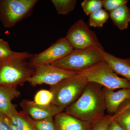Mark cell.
<instances>
[{"mask_svg": "<svg viewBox=\"0 0 130 130\" xmlns=\"http://www.w3.org/2000/svg\"><path fill=\"white\" fill-rule=\"evenodd\" d=\"M106 110L103 87L95 83L88 82L80 97L64 111L93 124L105 117Z\"/></svg>", "mask_w": 130, "mask_h": 130, "instance_id": "1", "label": "cell"}, {"mask_svg": "<svg viewBox=\"0 0 130 130\" xmlns=\"http://www.w3.org/2000/svg\"><path fill=\"white\" fill-rule=\"evenodd\" d=\"M105 52L101 44L84 49H74L67 56L51 64L79 72L104 60Z\"/></svg>", "mask_w": 130, "mask_h": 130, "instance_id": "2", "label": "cell"}, {"mask_svg": "<svg viewBox=\"0 0 130 130\" xmlns=\"http://www.w3.org/2000/svg\"><path fill=\"white\" fill-rule=\"evenodd\" d=\"M88 83L79 73L50 86V90L53 95L52 104L65 109L80 97Z\"/></svg>", "mask_w": 130, "mask_h": 130, "instance_id": "3", "label": "cell"}, {"mask_svg": "<svg viewBox=\"0 0 130 130\" xmlns=\"http://www.w3.org/2000/svg\"><path fill=\"white\" fill-rule=\"evenodd\" d=\"M79 73L85 77L88 82L95 83L106 88L112 90L130 88V81L119 77L105 60L79 72Z\"/></svg>", "mask_w": 130, "mask_h": 130, "instance_id": "4", "label": "cell"}, {"mask_svg": "<svg viewBox=\"0 0 130 130\" xmlns=\"http://www.w3.org/2000/svg\"><path fill=\"white\" fill-rule=\"evenodd\" d=\"M28 60L0 61V86L17 87L28 82L35 71Z\"/></svg>", "mask_w": 130, "mask_h": 130, "instance_id": "5", "label": "cell"}, {"mask_svg": "<svg viewBox=\"0 0 130 130\" xmlns=\"http://www.w3.org/2000/svg\"><path fill=\"white\" fill-rule=\"evenodd\" d=\"M37 0H0V20L6 28L13 27L30 14Z\"/></svg>", "mask_w": 130, "mask_h": 130, "instance_id": "6", "label": "cell"}, {"mask_svg": "<svg viewBox=\"0 0 130 130\" xmlns=\"http://www.w3.org/2000/svg\"><path fill=\"white\" fill-rule=\"evenodd\" d=\"M35 67V71L28 82L31 86L45 84L55 85L63 79L76 76L78 72L63 69L53 64L39 65Z\"/></svg>", "mask_w": 130, "mask_h": 130, "instance_id": "7", "label": "cell"}, {"mask_svg": "<svg viewBox=\"0 0 130 130\" xmlns=\"http://www.w3.org/2000/svg\"><path fill=\"white\" fill-rule=\"evenodd\" d=\"M66 37L74 49H84L101 44L95 32L82 19L74 23Z\"/></svg>", "mask_w": 130, "mask_h": 130, "instance_id": "8", "label": "cell"}, {"mask_svg": "<svg viewBox=\"0 0 130 130\" xmlns=\"http://www.w3.org/2000/svg\"><path fill=\"white\" fill-rule=\"evenodd\" d=\"M74 49L66 38H61L46 50L33 55L29 61L34 67L51 64L67 56Z\"/></svg>", "mask_w": 130, "mask_h": 130, "instance_id": "9", "label": "cell"}, {"mask_svg": "<svg viewBox=\"0 0 130 130\" xmlns=\"http://www.w3.org/2000/svg\"><path fill=\"white\" fill-rule=\"evenodd\" d=\"M23 112L35 120L54 118L57 114L64 111V109L51 104L43 106L38 105L33 101L24 100L20 103Z\"/></svg>", "mask_w": 130, "mask_h": 130, "instance_id": "10", "label": "cell"}, {"mask_svg": "<svg viewBox=\"0 0 130 130\" xmlns=\"http://www.w3.org/2000/svg\"><path fill=\"white\" fill-rule=\"evenodd\" d=\"M56 130H92L93 124L63 111L54 117Z\"/></svg>", "mask_w": 130, "mask_h": 130, "instance_id": "11", "label": "cell"}, {"mask_svg": "<svg viewBox=\"0 0 130 130\" xmlns=\"http://www.w3.org/2000/svg\"><path fill=\"white\" fill-rule=\"evenodd\" d=\"M20 95L17 87L0 86V114L8 117L17 113L16 106L12 101Z\"/></svg>", "mask_w": 130, "mask_h": 130, "instance_id": "12", "label": "cell"}, {"mask_svg": "<svg viewBox=\"0 0 130 130\" xmlns=\"http://www.w3.org/2000/svg\"><path fill=\"white\" fill-rule=\"evenodd\" d=\"M106 108L108 112L113 114L122 103L130 100V88L122 89L117 91L103 88Z\"/></svg>", "mask_w": 130, "mask_h": 130, "instance_id": "13", "label": "cell"}, {"mask_svg": "<svg viewBox=\"0 0 130 130\" xmlns=\"http://www.w3.org/2000/svg\"><path fill=\"white\" fill-rule=\"evenodd\" d=\"M104 59L116 74L130 82V58L121 59L105 51Z\"/></svg>", "mask_w": 130, "mask_h": 130, "instance_id": "14", "label": "cell"}, {"mask_svg": "<svg viewBox=\"0 0 130 130\" xmlns=\"http://www.w3.org/2000/svg\"><path fill=\"white\" fill-rule=\"evenodd\" d=\"M5 118L12 130H35L29 117L24 112L18 111Z\"/></svg>", "mask_w": 130, "mask_h": 130, "instance_id": "15", "label": "cell"}, {"mask_svg": "<svg viewBox=\"0 0 130 130\" xmlns=\"http://www.w3.org/2000/svg\"><path fill=\"white\" fill-rule=\"evenodd\" d=\"M109 16L115 25L121 30L128 28L130 22V9L126 4L109 13Z\"/></svg>", "mask_w": 130, "mask_h": 130, "instance_id": "16", "label": "cell"}, {"mask_svg": "<svg viewBox=\"0 0 130 130\" xmlns=\"http://www.w3.org/2000/svg\"><path fill=\"white\" fill-rule=\"evenodd\" d=\"M33 55L28 52L12 51L7 42L3 39H0V61L13 60H29Z\"/></svg>", "mask_w": 130, "mask_h": 130, "instance_id": "17", "label": "cell"}, {"mask_svg": "<svg viewBox=\"0 0 130 130\" xmlns=\"http://www.w3.org/2000/svg\"><path fill=\"white\" fill-rule=\"evenodd\" d=\"M112 115L113 119L125 130H130V100L125 101Z\"/></svg>", "mask_w": 130, "mask_h": 130, "instance_id": "18", "label": "cell"}, {"mask_svg": "<svg viewBox=\"0 0 130 130\" xmlns=\"http://www.w3.org/2000/svg\"><path fill=\"white\" fill-rule=\"evenodd\" d=\"M109 17V13L105 9H100L89 15V25L94 28H102L108 20Z\"/></svg>", "mask_w": 130, "mask_h": 130, "instance_id": "19", "label": "cell"}, {"mask_svg": "<svg viewBox=\"0 0 130 130\" xmlns=\"http://www.w3.org/2000/svg\"><path fill=\"white\" fill-rule=\"evenodd\" d=\"M57 13L60 15H66L74 10L76 5V0H52Z\"/></svg>", "mask_w": 130, "mask_h": 130, "instance_id": "20", "label": "cell"}, {"mask_svg": "<svg viewBox=\"0 0 130 130\" xmlns=\"http://www.w3.org/2000/svg\"><path fill=\"white\" fill-rule=\"evenodd\" d=\"M29 118L35 130H56L54 118L40 120H35L30 117Z\"/></svg>", "mask_w": 130, "mask_h": 130, "instance_id": "21", "label": "cell"}, {"mask_svg": "<svg viewBox=\"0 0 130 130\" xmlns=\"http://www.w3.org/2000/svg\"><path fill=\"white\" fill-rule=\"evenodd\" d=\"M53 95L50 90H41L35 95L33 101L38 105L46 106L51 104Z\"/></svg>", "mask_w": 130, "mask_h": 130, "instance_id": "22", "label": "cell"}, {"mask_svg": "<svg viewBox=\"0 0 130 130\" xmlns=\"http://www.w3.org/2000/svg\"><path fill=\"white\" fill-rule=\"evenodd\" d=\"M81 6L84 12L88 16L103 7L102 1L101 0H85L81 3Z\"/></svg>", "mask_w": 130, "mask_h": 130, "instance_id": "23", "label": "cell"}, {"mask_svg": "<svg viewBox=\"0 0 130 130\" xmlns=\"http://www.w3.org/2000/svg\"><path fill=\"white\" fill-rule=\"evenodd\" d=\"M128 2L127 0H103V7L106 11L109 13L120 7L127 4Z\"/></svg>", "mask_w": 130, "mask_h": 130, "instance_id": "24", "label": "cell"}, {"mask_svg": "<svg viewBox=\"0 0 130 130\" xmlns=\"http://www.w3.org/2000/svg\"><path fill=\"white\" fill-rule=\"evenodd\" d=\"M112 119V115H105L101 119L93 124L92 130H107Z\"/></svg>", "mask_w": 130, "mask_h": 130, "instance_id": "25", "label": "cell"}, {"mask_svg": "<svg viewBox=\"0 0 130 130\" xmlns=\"http://www.w3.org/2000/svg\"><path fill=\"white\" fill-rule=\"evenodd\" d=\"M107 130H125L118 122L113 119L109 123Z\"/></svg>", "mask_w": 130, "mask_h": 130, "instance_id": "26", "label": "cell"}, {"mask_svg": "<svg viewBox=\"0 0 130 130\" xmlns=\"http://www.w3.org/2000/svg\"><path fill=\"white\" fill-rule=\"evenodd\" d=\"M0 130H12L5 121V117L0 114Z\"/></svg>", "mask_w": 130, "mask_h": 130, "instance_id": "27", "label": "cell"}]
</instances>
